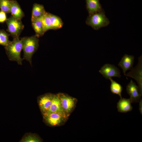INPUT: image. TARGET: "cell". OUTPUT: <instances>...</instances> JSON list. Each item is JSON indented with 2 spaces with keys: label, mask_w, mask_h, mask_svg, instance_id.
Returning <instances> with one entry per match:
<instances>
[{
  "label": "cell",
  "mask_w": 142,
  "mask_h": 142,
  "mask_svg": "<svg viewBox=\"0 0 142 142\" xmlns=\"http://www.w3.org/2000/svg\"><path fill=\"white\" fill-rule=\"evenodd\" d=\"M22 49L23 51V59L28 61L32 65V58L33 54L39 46V39L36 35L21 38Z\"/></svg>",
  "instance_id": "6da1fadb"
},
{
  "label": "cell",
  "mask_w": 142,
  "mask_h": 142,
  "mask_svg": "<svg viewBox=\"0 0 142 142\" xmlns=\"http://www.w3.org/2000/svg\"><path fill=\"white\" fill-rule=\"evenodd\" d=\"M22 44L19 37L14 38L12 41L5 47L7 54L9 59L16 61L18 63L22 65L23 59L21 57V53L22 49Z\"/></svg>",
  "instance_id": "7a4b0ae2"
},
{
  "label": "cell",
  "mask_w": 142,
  "mask_h": 142,
  "mask_svg": "<svg viewBox=\"0 0 142 142\" xmlns=\"http://www.w3.org/2000/svg\"><path fill=\"white\" fill-rule=\"evenodd\" d=\"M87 23L94 29L97 30L107 26L109 22L104 13L102 11L90 15Z\"/></svg>",
  "instance_id": "3957f363"
},
{
  "label": "cell",
  "mask_w": 142,
  "mask_h": 142,
  "mask_svg": "<svg viewBox=\"0 0 142 142\" xmlns=\"http://www.w3.org/2000/svg\"><path fill=\"white\" fill-rule=\"evenodd\" d=\"M43 115L47 123L52 126L62 124L67 120L69 116L64 112H52Z\"/></svg>",
  "instance_id": "277c9868"
},
{
  "label": "cell",
  "mask_w": 142,
  "mask_h": 142,
  "mask_svg": "<svg viewBox=\"0 0 142 142\" xmlns=\"http://www.w3.org/2000/svg\"><path fill=\"white\" fill-rule=\"evenodd\" d=\"M8 27V31L14 38L19 37L24 27L21 20L14 18L12 16L6 20Z\"/></svg>",
  "instance_id": "5b68a950"
},
{
  "label": "cell",
  "mask_w": 142,
  "mask_h": 142,
  "mask_svg": "<svg viewBox=\"0 0 142 142\" xmlns=\"http://www.w3.org/2000/svg\"><path fill=\"white\" fill-rule=\"evenodd\" d=\"M142 55L138 58V64L131 71L128 73L126 76L133 78L137 82L140 94H142Z\"/></svg>",
  "instance_id": "8992f818"
},
{
  "label": "cell",
  "mask_w": 142,
  "mask_h": 142,
  "mask_svg": "<svg viewBox=\"0 0 142 142\" xmlns=\"http://www.w3.org/2000/svg\"><path fill=\"white\" fill-rule=\"evenodd\" d=\"M58 94L64 111L69 115L75 107L76 102V99L63 93H60Z\"/></svg>",
  "instance_id": "52a82bcc"
},
{
  "label": "cell",
  "mask_w": 142,
  "mask_h": 142,
  "mask_svg": "<svg viewBox=\"0 0 142 142\" xmlns=\"http://www.w3.org/2000/svg\"><path fill=\"white\" fill-rule=\"evenodd\" d=\"M99 72L106 79L112 77H121L120 70L114 65L109 64H104L99 70Z\"/></svg>",
  "instance_id": "ba28073f"
},
{
  "label": "cell",
  "mask_w": 142,
  "mask_h": 142,
  "mask_svg": "<svg viewBox=\"0 0 142 142\" xmlns=\"http://www.w3.org/2000/svg\"><path fill=\"white\" fill-rule=\"evenodd\" d=\"M126 91L131 103H138L141 99L138 87L131 80L126 86Z\"/></svg>",
  "instance_id": "9c48e42d"
},
{
  "label": "cell",
  "mask_w": 142,
  "mask_h": 142,
  "mask_svg": "<svg viewBox=\"0 0 142 142\" xmlns=\"http://www.w3.org/2000/svg\"><path fill=\"white\" fill-rule=\"evenodd\" d=\"M54 95L47 94L41 97L39 100V105L43 114L47 112L49 109Z\"/></svg>",
  "instance_id": "30bf717a"
},
{
  "label": "cell",
  "mask_w": 142,
  "mask_h": 142,
  "mask_svg": "<svg viewBox=\"0 0 142 142\" xmlns=\"http://www.w3.org/2000/svg\"><path fill=\"white\" fill-rule=\"evenodd\" d=\"M134 60V57L132 55L125 54L118 64V65L122 69L123 73L126 75V72L133 68Z\"/></svg>",
  "instance_id": "8fae6325"
},
{
  "label": "cell",
  "mask_w": 142,
  "mask_h": 142,
  "mask_svg": "<svg viewBox=\"0 0 142 142\" xmlns=\"http://www.w3.org/2000/svg\"><path fill=\"white\" fill-rule=\"evenodd\" d=\"M131 103L129 99L120 98L117 104L118 111L121 113H126L131 111L133 108Z\"/></svg>",
  "instance_id": "7c38bea8"
},
{
  "label": "cell",
  "mask_w": 142,
  "mask_h": 142,
  "mask_svg": "<svg viewBox=\"0 0 142 142\" xmlns=\"http://www.w3.org/2000/svg\"><path fill=\"white\" fill-rule=\"evenodd\" d=\"M56 112L65 113L62 108L58 94L54 95L49 109L47 112L43 114V115L47 114Z\"/></svg>",
  "instance_id": "4fadbf2b"
},
{
  "label": "cell",
  "mask_w": 142,
  "mask_h": 142,
  "mask_svg": "<svg viewBox=\"0 0 142 142\" xmlns=\"http://www.w3.org/2000/svg\"><path fill=\"white\" fill-rule=\"evenodd\" d=\"M10 13H11L12 16L14 18L18 20H21L24 16V13L20 6L15 1H12Z\"/></svg>",
  "instance_id": "5bb4252c"
},
{
  "label": "cell",
  "mask_w": 142,
  "mask_h": 142,
  "mask_svg": "<svg viewBox=\"0 0 142 142\" xmlns=\"http://www.w3.org/2000/svg\"><path fill=\"white\" fill-rule=\"evenodd\" d=\"M87 8L90 14L102 11L99 0H86Z\"/></svg>",
  "instance_id": "9a60e30c"
},
{
  "label": "cell",
  "mask_w": 142,
  "mask_h": 142,
  "mask_svg": "<svg viewBox=\"0 0 142 142\" xmlns=\"http://www.w3.org/2000/svg\"><path fill=\"white\" fill-rule=\"evenodd\" d=\"M46 12L43 5L34 3L32 8L31 21L40 18Z\"/></svg>",
  "instance_id": "2e32d148"
},
{
  "label": "cell",
  "mask_w": 142,
  "mask_h": 142,
  "mask_svg": "<svg viewBox=\"0 0 142 142\" xmlns=\"http://www.w3.org/2000/svg\"><path fill=\"white\" fill-rule=\"evenodd\" d=\"M32 27L38 37L42 36L44 33L42 23L40 19L32 20Z\"/></svg>",
  "instance_id": "e0dca14e"
},
{
  "label": "cell",
  "mask_w": 142,
  "mask_h": 142,
  "mask_svg": "<svg viewBox=\"0 0 142 142\" xmlns=\"http://www.w3.org/2000/svg\"><path fill=\"white\" fill-rule=\"evenodd\" d=\"M109 79L111 83L110 90L111 93L118 95L120 98H122L121 94L123 90V87L120 84L113 80L111 78H110Z\"/></svg>",
  "instance_id": "ac0fdd59"
},
{
  "label": "cell",
  "mask_w": 142,
  "mask_h": 142,
  "mask_svg": "<svg viewBox=\"0 0 142 142\" xmlns=\"http://www.w3.org/2000/svg\"><path fill=\"white\" fill-rule=\"evenodd\" d=\"M41 20L44 33L48 30L51 29V22L49 13H45L40 18Z\"/></svg>",
  "instance_id": "d6986e66"
},
{
  "label": "cell",
  "mask_w": 142,
  "mask_h": 142,
  "mask_svg": "<svg viewBox=\"0 0 142 142\" xmlns=\"http://www.w3.org/2000/svg\"><path fill=\"white\" fill-rule=\"evenodd\" d=\"M52 29H57L62 26V22L60 18L53 14L49 13Z\"/></svg>",
  "instance_id": "ffe728a7"
},
{
  "label": "cell",
  "mask_w": 142,
  "mask_h": 142,
  "mask_svg": "<svg viewBox=\"0 0 142 142\" xmlns=\"http://www.w3.org/2000/svg\"><path fill=\"white\" fill-rule=\"evenodd\" d=\"M12 0H0V8L6 13H10Z\"/></svg>",
  "instance_id": "44dd1931"
},
{
  "label": "cell",
  "mask_w": 142,
  "mask_h": 142,
  "mask_svg": "<svg viewBox=\"0 0 142 142\" xmlns=\"http://www.w3.org/2000/svg\"><path fill=\"white\" fill-rule=\"evenodd\" d=\"M41 140L37 136L33 134L27 135L21 140L22 142H39Z\"/></svg>",
  "instance_id": "7402d4cb"
},
{
  "label": "cell",
  "mask_w": 142,
  "mask_h": 142,
  "mask_svg": "<svg viewBox=\"0 0 142 142\" xmlns=\"http://www.w3.org/2000/svg\"><path fill=\"white\" fill-rule=\"evenodd\" d=\"M8 34L3 31H0V45L5 47L7 45L10 41L8 39Z\"/></svg>",
  "instance_id": "603a6c76"
},
{
  "label": "cell",
  "mask_w": 142,
  "mask_h": 142,
  "mask_svg": "<svg viewBox=\"0 0 142 142\" xmlns=\"http://www.w3.org/2000/svg\"><path fill=\"white\" fill-rule=\"evenodd\" d=\"M6 19V13L1 10L0 11V22H3Z\"/></svg>",
  "instance_id": "cb8c5ba5"
},
{
  "label": "cell",
  "mask_w": 142,
  "mask_h": 142,
  "mask_svg": "<svg viewBox=\"0 0 142 142\" xmlns=\"http://www.w3.org/2000/svg\"><path fill=\"white\" fill-rule=\"evenodd\" d=\"M139 110L140 113L142 114V100L140 99L139 101Z\"/></svg>",
  "instance_id": "d4e9b609"
}]
</instances>
